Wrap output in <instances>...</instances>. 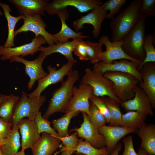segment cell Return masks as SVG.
<instances>
[{"label":"cell","mask_w":155,"mask_h":155,"mask_svg":"<svg viewBox=\"0 0 155 155\" xmlns=\"http://www.w3.org/2000/svg\"><path fill=\"white\" fill-rule=\"evenodd\" d=\"M31 148L32 155H52L61 144L58 137L45 132Z\"/></svg>","instance_id":"cell-21"},{"label":"cell","mask_w":155,"mask_h":155,"mask_svg":"<svg viewBox=\"0 0 155 155\" xmlns=\"http://www.w3.org/2000/svg\"><path fill=\"white\" fill-rule=\"evenodd\" d=\"M6 139H4L0 134V149H1L4 144Z\"/></svg>","instance_id":"cell-47"},{"label":"cell","mask_w":155,"mask_h":155,"mask_svg":"<svg viewBox=\"0 0 155 155\" xmlns=\"http://www.w3.org/2000/svg\"><path fill=\"white\" fill-rule=\"evenodd\" d=\"M108 110L111 121L109 125L121 126L122 114L120 108V103L112 98L107 96L101 97Z\"/></svg>","instance_id":"cell-30"},{"label":"cell","mask_w":155,"mask_h":155,"mask_svg":"<svg viewBox=\"0 0 155 155\" xmlns=\"http://www.w3.org/2000/svg\"><path fill=\"white\" fill-rule=\"evenodd\" d=\"M62 143L60 147V150L56 152V155L61 152V155H71L74 153V150L77 145L79 139L77 137V133L75 131L70 135L64 137H58Z\"/></svg>","instance_id":"cell-33"},{"label":"cell","mask_w":155,"mask_h":155,"mask_svg":"<svg viewBox=\"0 0 155 155\" xmlns=\"http://www.w3.org/2000/svg\"><path fill=\"white\" fill-rule=\"evenodd\" d=\"M46 57L41 52L38 57L33 61H28L21 56H15L10 57V62L21 63L25 66V73L30 78L28 84V88L31 90L35 82L48 74L43 69L42 65Z\"/></svg>","instance_id":"cell-10"},{"label":"cell","mask_w":155,"mask_h":155,"mask_svg":"<svg viewBox=\"0 0 155 155\" xmlns=\"http://www.w3.org/2000/svg\"><path fill=\"white\" fill-rule=\"evenodd\" d=\"M73 65V63L67 62L58 69L55 67L49 65L47 69L49 73L38 80L37 88L33 92L28 94V97L31 98L39 97L42 92L49 86L63 81L64 77L67 75L72 70Z\"/></svg>","instance_id":"cell-7"},{"label":"cell","mask_w":155,"mask_h":155,"mask_svg":"<svg viewBox=\"0 0 155 155\" xmlns=\"http://www.w3.org/2000/svg\"><path fill=\"white\" fill-rule=\"evenodd\" d=\"M102 4L99 0H55L49 3L46 12L50 15H56L58 11L70 6L83 13L92 10L96 5Z\"/></svg>","instance_id":"cell-13"},{"label":"cell","mask_w":155,"mask_h":155,"mask_svg":"<svg viewBox=\"0 0 155 155\" xmlns=\"http://www.w3.org/2000/svg\"><path fill=\"white\" fill-rule=\"evenodd\" d=\"M87 116L91 124L96 129H98L105 125V118L94 104L90 101L89 114Z\"/></svg>","instance_id":"cell-36"},{"label":"cell","mask_w":155,"mask_h":155,"mask_svg":"<svg viewBox=\"0 0 155 155\" xmlns=\"http://www.w3.org/2000/svg\"><path fill=\"white\" fill-rule=\"evenodd\" d=\"M154 38L151 34L145 36L143 48L146 54L145 57L142 63L139 66L148 62H155V49L153 45Z\"/></svg>","instance_id":"cell-35"},{"label":"cell","mask_w":155,"mask_h":155,"mask_svg":"<svg viewBox=\"0 0 155 155\" xmlns=\"http://www.w3.org/2000/svg\"><path fill=\"white\" fill-rule=\"evenodd\" d=\"M21 145L19 129L17 125L12 127L11 131L1 149L4 155H15Z\"/></svg>","instance_id":"cell-28"},{"label":"cell","mask_w":155,"mask_h":155,"mask_svg":"<svg viewBox=\"0 0 155 155\" xmlns=\"http://www.w3.org/2000/svg\"><path fill=\"white\" fill-rule=\"evenodd\" d=\"M19 97L11 94L0 105V118L5 122L10 123L15 106L20 99Z\"/></svg>","instance_id":"cell-31"},{"label":"cell","mask_w":155,"mask_h":155,"mask_svg":"<svg viewBox=\"0 0 155 155\" xmlns=\"http://www.w3.org/2000/svg\"><path fill=\"white\" fill-rule=\"evenodd\" d=\"M147 17L141 15L136 25L122 40V47L131 58L142 61L146 54L143 48L145 36V20Z\"/></svg>","instance_id":"cell-3"},{"label":"cell","mask_w":155,"mask_h":155,"mask_svg":"<svg viewBox=\"0 0 155 155\" xmlns=\"http://www.w3.org/2000/svg\"><path fill=\"white\" fill-rule=\"evenodd\" d=\"M34 121L40 134L45 132L58 137L57 133L50 125L51 122L44 118L40 112H39L36 115Z\"/></svg>","instance_id":"cell-37"},{"label":"cell","mask_w":155,"mask_h":155,"mask_svg":"<svg viewBox=\"0 0 155 155\" xmlns=\"http://www.w3.org/2000/svg\"><path fill=\"white\" fill-rule=\"evenodd\" d=\"M67 80L61 82V86L53 91L49 102L48 108L42 117L48 119L52 115L56 112L66 113L68 104L72 96L74 84L79 79L78 71L72 70L67 75Z\"/></svg>","instance_id":"cell-2"},{"label":"cell","mask_w":155,"mask_h":155,"mask_svg":"<svg viewBox=\"0 0 155 155\" xmlns=\"http://www.w3.org/2000/svg\"><path fill=\"white\" fill-rule=\"evenodd\" d=\"M46 99L45 95L29 98L28 94L22 91L10 122L12 127L16 126L19 122L24 117H27L31 121H34L40 108Z\"/></svg>","instance_id":"cell-5"},{"label":"cell","mask_w":155,"mask_h":155,"mask_svg":"<svg viewBox=\"0 0 155 155\" xmlns=\"http://www.w3.org/2000/svg\"><path fill=\"white\" fill-rule=\"evenodd\" d=\"M24 151L21 150L20 151L18 152L15 155H25Z\"/></svg>","instance_id":"cell-48"},{"label":"cell","mask_w":155,"mask_h":155,"mask_svg":"<svg viewBox=\"0 0 155 155\" xmlns=\"http://www.w3.org/2000/svg\"><path fill=\"white\" fill-rule=\"evenodd\" d=\"M8 95L0 93V105L1 103L8 97Z\"/></svg>","instance_id":"cell-46"},{"label":"cell","mask_w":155,"mask_h":155,"mask_svg":"<svg viewBox=\"0 0 155 155\" xmlns=\"http://www.w3.org/2000/svg\"><path fill=\"white\" fill-rule=\"evenodd\" d=\"M136 133L141 140L140 148L145 150L148 155H155V125L146 124L139 129Z\"/></svg>","instance_id":"cell-25"},{"label":"cell","mask_w":155,"mask_h":155,"mask_svg":"<svg viewBox=\"0 0 155 155\" xmlns=\"http://www.w3.org/2000/svg\"><path fill=\"white\" fill-rule=\"evenodd\" d=\"M140 12L141 15L146 16H155V0H142Z\"/></svg>","instance_id":"cell-40"},{"label":"cell","mask_w":155,"mask_h":155,"mask_svg":"<svg viewBox=\"0 0 155 155\" xmlns=\"http://www.w3.org/2000/svg\"><path fill=\"white\" fill-rule=\"evenodd\" d=\"M60 18L61 23L60 31L54 34L58 42L65 43L67 42L69 39L73 40H83L88 38L89 36H84L82 32H76L70 28L66 23V20L69 17V13L67 8H65L58 11L56 14Z\"/></svg>","instance_id":"cell-23"},{"label":"cell","mask_w":155,"mask_h":155,"mask_svg":"<svg viewBox=\"0 0 155 155\" xmlns=\"http://www.w3.org/2000/svg\"><path fill=\"white\" fill-rule=\"evenodd\" d=\"M17 9L19 15L36 14L44 16L49 2L46 0H9Z\"/></svg>","instance_id":"cell-22"},{"label":"cell","mask_w":155,"mask_h":155,"mask_svg":"<svg viewBox=\"0 0 155 155\" xmlns=\"http://www.w3.org/2000/svg\"><path fill=\"white\" fill-rule=\"evenodd\" d=\"M90 100L94 104L104 116L106 119V123H109L111 121L110 114L108 108L102 98L96 96L93 94L90 96Z\"/></svg>","instance_id":"cell-39"},{"label":"cell","mask_w":155,"mask_h":155,"mask_svg":"<svg viewBox=\"0 0 155 155\" xmlns=\"http://www.w3.org/2000/svg\"><path fill=\"white\" fill-rule=\"evenodd\" d=\"M85 41L83 40L80 41L75 45L73 50L74 54L81 60H89Z\"/></svg>","instance_id":"cell-41"},{"label":"cell","mask_w":155,"mask_h":155,"mask_svg":"<svg viewBox=\"0 0 155 155\" xmlns=\"http://www.w3.org/2000/svg\"><path fill=\"white\" fill-rule=\"evenodd\" d=\"M83 122L79 128L75 127L70 130L69 134L73 131L77 133V137L84 139L94 147L100 149L105 147V143L103 136L98 131L89 121L87 115L82 112Z\"/></svg>","instance_id":"cell-15"},{"label":"cell","mask_w":155,"mask_h":155,"mask_svg":"<svg viewBox=\"0 0 155 155\" xmlns=\"http://www.w3.org/2000/svg\"><path fill=\"white\" fill-rule=\"evenodd\" d=\"M98 41L104 44L106 48L102 54V63L109 64L115 61L125 59L133 61L139 66L142 63L140 60L134 59L127 55L123 50L122 45V40L112 42L108 36L103 35L100 37Z\"/></svg>","instance_id":"cell-12"},{"label":"cell","mask_w":155,"mask_h":155,"mask_svg":"<svg viewBox=\"0 0 155 155\" xmlns=\"http://www.w3.org/2000/svg\"><path fill=\"white\" fill-rule=\"evenodd\" d=\"M139 65L129 60L121 59L114 61L112 63L105 64L99 62L94 64L93 70L99 71L103 74L107 71H117L130 73L134 76L139 82H142L141 75L138 70Z\"/></svg>","instance_id":"cell-16"},{"label":"cell","mask_w":155,"mask_h":155,"mask_svg":"<svg viewBox=\"0 0 155 155\" xmlns=\"http://www.w3.org/2000/svg\"><path fill=\"white\" fill-rule=\"evenodd\" d=\"M74 152L83 154L85 155H108L110 154L106 147L97 149L88 141L80 138L78 144L74 150Z\"/></svg>","instance_id":"cell-32"},{"label":"cell","mask_w":155,"mask_h":155,"mask_svg":"<svg viewBox=\"0 0 155 155\" xmlns=\"http://www.w3.org/2000/svg\"><path fill=\"white\" fill-rule=\"evenodd\" d=\"M75 155H85L83 154L79 153H75Z\"/></svg>","instance_id":"cell-49"},{"label":"cell","mask_w":155,"mask_h":155,"mask_svg":"<svg viewBox=\"0 0 155 155\" xmlns=\"http://www.w3.org/2000/svg\"><path fill=\"white\" fill-rule=\"evenodd\" d=\"M103 75L113 82V92L121 102L134 97L135 89L139 81L133 75L125 72L107 71Z\"/></svg>","instance_id":"cell-4"},{"label":"cell","mask_w":155,"mask_h":155,"mask_svg":"<svg viewBox=\"0 0 155 155\" xmlns=\"http://www.w3.org/2000/svg\"><path fill=\"white\" fill-rule=\"evenodd\" d=\"M24 23L19 29L15 30L14 35L22 32L30 31L33 32L35 37L42 36L49 45L59 42L54 36L48 32L45 29L46 25L42 19L40 15L36 14L32 16H25Z\"/></svg>","instance_id":"cell-8"},{"label":"cell","mask_w":155,"mask_h":155,"mask_svg":"<svg viewBox=\"0 0 155 155\" xmlns=\"http://www.w3.org/2000/svg\"><path fill=\"white\" fill-rule=\"evenodd\" d=\"M0 6L3 10L7 21L8 27L7 38L3 46L5 48L14 47V30L16 25L20 20L22 19H24L25 16L19 15L17 17L13 16L10 13L12 11V9L9 5L0 2Z\"/></svg>","instance_id":"cell-26"},{"label":"cell","mask_w":155,"mask_h":155,"mask_svg":"<svg viewBox=\"0 0 155 155\" xmlns=\"http://www.w3.org/2000/svg\"><path fill=\"white\" fill-rule=\"evenodd\" d=\"M107 12L102 5H96L91 11L73 21L72 27L75 32H78L83 28L84 24H91L93 27L92 30V34L96 38L100 34L102 24L106 17Z\"/></svg>","instance_id":"cell-11"},{"label":"cell","mask_w":155,"mask_h":155,"mask_svg":"<svg viewBox=\"0 0 155 155\" xmlns=\"http://www.w3.org/2000/svg\"><path fill=\"white\" fill-rule=\"evenodd\" d=\"M80 113L77 111L67 112L61 117L52 121L53 128L57 132L58 137H64L69 135L68 128L71 120Z\"/></svg>","instance_id":"cell-29"},{"label":"cell","mask_w":155,"mask_h":155,"mask_svg":"<svg viewBox=\"0 0 155 155\" xmlns=\"http://www.w3.org/2000/svg\"><path fill=\"white\" fill-rule=\"evenodd\" d=\"M138 70L141 75L142 82L138 86L148 96L152 109L155 108V62H148L138 66Z\"/></svg>","instance_id":"cell-17"},{"label":"cell","mask_w":155,"mask_h":155,"mask_svg":"<svg viewBox=\"0 0 155 155\" xmlns=\"http://www.w3.org/2000/svg\"><path fill=\"white\" fill-rule=\"evenodd\" d=\"M0 155H4L2 153L1 149H0Z\"/></svg>","instance_id":"cell-51"},{"label":"cell","mask_w":155,"mask_h":155,"mask_svg":"<svg viewBox=\"0 0 155 155\" xmlns=\"http://www.w3.org/2000/svg\"><path fill=\"white\" fill-rule=\"evenodd\" d=\"M126 1V0H108L102 4V6L104 9L106 11H109L106 18L109 19H113Z\"/></svg>","instance_id":"cell-38"},{"label":"cell","mask_w":155,"mask_h":155,"mask_svg":"<svg viewBox=\"0 0 155 155\" xmlns=\"http://www.w3.org/2000/svg\"><path fill=\"white\" fill-rule=\"evenodd\" d=\"M123 141L124 148L123 154L121 155H137L134 148L132 136H128L124 138Z\"/></svg>","instance_id":"cell-42"},{"label":"cell","mask_w":155,"mask_h":155,"mask_svg":"<svg viewBox=\"0 0 155 155\" xmlns=\"http://www.w3.org/2000/svg\"><path fill=\"white\" fill-rule=\"evenodd\" d=\"M122 148V144L121 143H119L113 151L108 155H119V153Z\"/></svg>","instance_id":"cell-44"},{"label":"cell","mask_w":155,"mask_h":155,"mask_svg":"<svg viewBox=\"0 0 155 155\" xmlns=\"http://www.w3.org/2000/svg\"><path fill=\"white\" fill-rule=\"evenodd\" d=\"M12 129V125L10 123L5 122L0 118V133L4 139L7 138Z\"/></svg>","instance_id":"cell-43"},{"label":"cell","mask_w":155,"mask_h":155,"mask_svg":"<svg viewBox=\"0 0 155 155\" xmlns=\"http://www.w3.org/2000/svg\"></svg>","instance_id":"cell-52"},{"label":"cell","mask_w":155,"mask_h":155,"mask_svg":"<svg viewBox=\"0 0 155 155\" xmlns=\"http://www.w3.org/2000/svg\"><path fill=\"white\" fill-rule=\"evenodd\" d=\"M85 72L81 83L89 84L92 86L94 96L98 97L108 96L119 103H121V101L113 92V82L104 77L101 71H94L89 68H86Z\"/></svg>","instance_id":"cell-6"},{"label":"cell","mask_w":155,"mask_h":155,"mask_svg":"<svg viewBox=\"0 0 155 155\" xmlns=\"http://www.w3.org/2000/svg\"><path fill=\"white\" fill-rule=\"evenodd\" d=\"M3 15V13L1 11L0 9V16H2Z\"/></svg>","instance_id":"cell-50"},{"label":"cell","mask_w":155,"mask_h":155,"mask_svg":"<svg viewBox=\"0 0 155 155\" xmlns=\"http://www.w3.org/2000/svg\"><path fill=\"white\" fill-rule=\"evenodd\" d=\"M137 154V155H148L145 150L140 148L139 149Z\"/></svg>","instance_id":"cell-45"},{"label":"cell","mask_w":155,"mask_h":155,"mask_svg":"<svg viewBox=\"0 0 155 155\" xmlns=\"http://www.w3.org/2000/svg\"><path fill=\"white\" fill-rule=\"evenodd\" d=\"M148 115L137 111L127 112L122 115L121 126L137 131L146 124L145 122Z\"/></svg>","instance_id":"cell-27"},{"label":"cell","mask_w":155,"mask_h":155,"mask_svg":"<svg viewBox=\"0 0 155 155\" xmlns=\"http://www.w3.org/2000/svg\"><path fill=\"white\" fill-rule=\"evenodd\" d=\"M134 92V97L127 101L121 102V106L126 112L137 111L153 115V109L147 94L138 86L135 88Z\"/></svg>","instance_id":"cell-18"},{"label":"cell","mask_w":155,"mask_h":155,"mask_svg":"<svg viewBox=\"0 0 155 155\" xmlns=\"http://www.w3.org/2000/svg\"><path fill=\"white\" fill-rule=\"evenodd\" d=\"M81 40H73L65 43L59 42L47 47L41 46L39 48L38 51L43 53L46 57L54 53H59L65 57L68 62L74 64L77 61L73 57L72 52L75 45Z\"/></svg>","instance_id":"cell-24"},{"label":"cell","mask_w":155,"mask_h":155,"mask_svg":"<svg viewBox=\"0 0 155 155\" xmlns=\"http://www.w3.org/2000/svg\"><path fill=\"white\" fill-rule=\"evenodd\" d=\"M46 43L44 38L41 36L34 37L28 43L13 47L5 48L0 46L1 59L2 61L9 59L13 56H22L23 57L29 55H34L38 51L40 47L42 44Z\"/></svg>","instance_id":"cell-14"},{"label":"cell","mask_w":155,"mask_h":155,"mask_svg":"<svg viewBox=\"0 0 155 155\" xmlns=\"http://www.w3.org/2000/svg\"><path fill=\"white\" fill-rule=\"evenodd\" d=\"M93 94V89L90 85L80 83L77 87L74 86L72 96L68 104L67 112H84L89 114L90 99Z\"/></svg>","instance_id":"cell-9"},{"label":"cell","mask_w":155,"mask_h":155,"mask_svg":"<svg viewBox=\"0 0 155 155\" xmlns=\"http://www.w3.org/2000/svg\"><path fill=\"white\" fill-rule=\"evenodd\" d=\"M17 126L21 136V150L31 148L40 137L35 121L23 119Z\"/></svg>","instance_id":"cell-20"},{"label":"cell","mask_w":155,"mask_h":155,"mask_svg":"<svg viewBox=\"0 0 155 155\" xmlns=\"http://www.w3.org/2000/svg\"><path fill=\"white\" fill-rule=\"evenodd\" d=\"M98 131L104 137L106 147L110 153L122 138L128 134L135 133L137 131L121 126H107L106 125L98 129Z\"/></svg>","instance_id":"cell-19"},{"label":"cell","mask_w":155,"mask_h":155,"mask_svg":"<svg viewBox=\"0 0 155 155\" xmlns=\"http://www.w3.org/2000/svg\"><path fill=\"white\" fill-rule=\"evenodd\" d=\"M89 60L92 64L101 62L102 61V54L103 52L101 42H94L87 40L85 41Z\"/></svg>","instance_id":"cell-34"},{"label":"cell","mask_w":155,"mask_h":155,"mask_svg":"<svg viewBox=\"0 0 155 155\" xmlns=\"http://www.w3.org/2000/svg\"><path fill=\"white\" fill-rule=\"evenodd\" d=\"M141 0L132 1L128 6L110 23L112 31L110 40L115 42L122 40L134 28L141 16L140 10Z\"/></svg>","instance_id":"cell-1"}]
</instances>
